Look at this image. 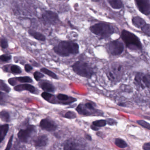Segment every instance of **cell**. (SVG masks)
Returning a JSON list of instances; mask_svg holds the SVG:
<instances>
[{
  "label": "cell",
  "instance_id": "obj_1",
  "mask_svg": "<svg viewBox=\"0 0 150 150\" xmlns=\"http://www.w3.org/2000/svg\"><path fill=\"white\" fill-rule=\"evenodd\" d=\"M78 44L71 41H62L53 48L55 53L59 56L68 57L70 55H76L79 53Z\"/></svg>",
  "mask_w": 150,
  "mask_h": 150
},
{
  "label": "cell",
  "instance_id": "obj_2",
  "mask_svg": "<svg viewBox=\"0 0 150 150\" xmlns=\"http://www.w3.org/2000/svg\"><path fill=\"white\" fill-rule=\"evenodd\" d=\"M121 37L126 46L132 50H138L142 49V44L139 38L134 34L123 30L122 31Z\"/></svg>",
  "mask_w": 150,
  "mask_h": 150
},
{
  "label": "cell",
  "instance_id": "obj_3",
  "mask_svg": "<svg viewBox=\"0 0 150 150\" xmlns=\"http://www.w3.org/2000/svg\"><path fill=\"white\" fill-rule=\"evenodd\" d=\"M90 30L95 35L101 38H107L113 34L114 30L109 25L103 23H98L90 27Z\"/></svg>",
  "mask_w": 150,
  "mask_h": 150
},
{
  "label": "cell",
  "instance_id": "obj_4",
  "mask_svg": "<svg viewBox=\"0 0 150 150\" xmlns=\"http://www.w3.org/2000/svg\"><path fill=\"white\" fill-rule=\"evenodd\" d=\"M72 67L75 73L86 78H90L94 73L93 68L88 63L84 62H76Z\"/></svg>",
  "mask_w": 150,
  "mask_h": 150
},
{
  "label": "cell",
  "instance_id": "obj_5",
  "mask_svg": "<svg viewBox=\"0 0 150 150\" xmlns=\"http://www.w3.org/2000/svg\"><path fill=\"white\" fill-rule=\"evenodd\" d=\"M123 70L122 65L115 64L111 66L110 70L107 73V74L109 80L113 82L118 81L122 75Z\"/></svg>",
  "mask_w": 150,
  "mask_h": 150
},
{
  "label": "cell",
  "instance_id": "obj_6",
  "mask_svg": "<svg viewBox=\"0 0 150 150\" xmlns=\"http://www.w3.org/2000/svg\"><path fill=\"white\" fill-rule=\"evenodd\" d=\"M150 75L144 74L142 73H138L136 75L134 79V84L142 89L150 88Z\"/></svg>",
  "mask_w": 150,
  "mask_h": 150
},
{
  "label": "cell",
  "instance_id": "obj_7",
  "mask_svg": "<svg viewBox=\"0 0 150 150\" xmlns=\"http://www.w3.org/2000/svg\"><path fill=\"white\" fill-rule=\"evenodd\" d=\"M108 52L113 56H118L123 53L124 45L118 41H114L109 42L107 45Z\"/></svg>",
  "mask_w": 150,
  "mask_h": 150
},
{
  "label": "cell",
  "instance_id": "obj_8",
  "mask_svg": "<svg viewBox=\"0 0 150 150\" xmlns=\"http://www.w3.org/2000/svg\"><path fill=\"white\" fill-rule=\"evenodd\" d=\"M43 21L50 25H54L58 22L59 18L57 13L52 11H45L42 15Z\"/></svg>",
  "mask_w": 150,
  "mask_h": 150
},
{
  "label": "cell",
  "instance_id": "obj_9",
  "mask_svg": "<svg viewBox=\"0 0 150 150\" xmlns=\"http://www.w3.org/2000/svg\"><path fill=\"white\" fill-rule=\"evenodd\" d=\"M35 130V126L30 125L25 130H21L18 134V138L21 141L24 143L28 142Z\"/></svg>",
  "mask_w": 150,
  "mask_h": 150
},
{
  "label": "cell",
  "instance_id": "obj_10",
  "mask_svg": "<svg viewBox=\"0 0 150 150\" xmlns=\"http://www.w3.org/2000/svg\"><path fill=\"white\" fill-rule=\"evenodd\" d=\"M135 2L139 12L147 16L150 14V0H135Z\"/></svg>",
  "mask_w": 150,
  "mask_h": 150
},
{
  "label": "cell",
  "instance_id": "obj_11",
  "mask_svg": "<svg viewBox=\"0 0 150 150\" xmlns=\"http://www.w3.org/2000/svg\"><path fill=\"white\" fill-rule=\"evenodd\" d=\"M40 126L42 130L49 132L54 131L57 130V124L52 120L45 118L42 119L40 123Z\"/></svg>",
  "mask_w": 150,
  "mask_h": 150
},
{
  "label": "cell",
  "instance_id": "obj_12",
  "mask_svg": "<svg viewBox=\"0 0 150 150\" xmlns=\"http://www.w3.org/2000/svg\"><path fill=\"white\" fill-rule=\"evenodd\" d=\"M48 138L45 135H42L38 136L34 140V145L35 147H44L47 145Z\"/></svg>",
  "mask_w": 150,
  "mask_h": 150
},
{
  "label": "cell",
  "instance_id": "obj_13",
  "mask_svg": "<svg viewBox=\"0 0 150 150\" xmlns=\"http://www.w3.org/2000/svg\"><path fill=\"white\" fill-rule=\"evenodd\" d=\"M76 110L78 114L81 115H86V116H90L91 115L95 114V113L93 111L89 110L86 107L84 104L80 103L78 106L76 108Z\"/></svg>",
  "mask_w": 150,
  "mask_h": 150
},
{
  "label": "cell",
  "instance_id": "obj_14",
  "mask_svg": "<svg viewBox=\"0 0 150 150\" xmlns=\"http://www.w3.org/2000/svg\"><path fill=\"white\" fill-rule=\"evenodd\" d=\"M81 148L79 147V144L74 139H69L65 142L64 144V150H76Z\"/></svg>",
  "mask_w": 150,
  "mask_h": 150
},
{
  "label": "cell",
  "instance_id": "obj_15",
  "mask_svg": "<svg viewBox=\"0 0 150 150\" xmlns=\"http://www.w3.org/2000/svg\"><path fill=\"white\" fill-rule=\"evenodd\" d=\"M14 89L16 91H22L27 90L31 93L35 92V89L33 86L30 84H22L18 85L14 87Z\"/></svg>",
  "mask_w": 150,
  "mask_h": 150
},
{
  "label": "cell",
  "instance_id": "obj_16",
  "mask_svg": "<svg viewBox=\"0 0 150 150\" xmlns=\"http://www.w3.org/2000/svg\"><path fill=\"white\" fill-rule=\"evenodd\" d=\"M40 86L41 88L46 92L53 93L55 91L54 86L49 82L46 81L41 82L40 83Z\"/></svg>",
  "mask_w": 150,
  "mask_h": 150
},
{
  "label": "cell",
  "instance_id": "obj_17",
  "mask_svg": "<svg viewBox=\"0 0 150 150\" xmlns=\"http://www.w3.org/2000/svg\"><path fill=\"white\" fill-rule=\"evenodd\" d=\"M57 97L59 101L63 102V104H64V102H65L64 104H70L77 100L76 99L69 97L68 95L63 94H58L57 95Z\"/></svg>",
  "mask_w": 150,
  "mask_h": 150
},
{
  "label": "cell",
  "instance_id": "obj_18",
  "mask_svg": "<svg viewBox=\"0 0 150 150\" xmlns=\"http://www.w3.org/2000/svg\"><path fill=\"white\" fill-rule=\"evenodd\" d=\"M132 22L133 24L138 28H141L146 24L144 20L139 16L134 17L132 19Z\"/></svg>",
  "mask_w": 150,
  "mask_h": 150
},
{
  "label": "cell",
  "instance_id": "obj_19",
  "mask_svg": "<svg viewBox=\"0 0 150 150\" xmlns=\"http://www.w3.org/2000/svg\"><path fill=\"white\" fill-rule=\"evenodd\" d=\"M28 33L34 39L38 40V41H44L46 40V38L45 35L38 31H34L33 30H30L28 31Z\"/></svg>",
  "mask_w": 150,
  "mask_h": 150
},
{
  "label": "cell",
  "instance_id": "obj_20",
  "mask_svg": "<svg viewBox=\"0 0 150 150\" xmlns=\"http://www.w3.org/2000/svg\"><path fill=\"white\" fill-rule=\"evenodd\" d=\"M9 130L8 124L0 125V143L4 140Z\"/></svg>",
  "mask_w": 150,
  "mask_h": 150
},
{
  "label": "cell",
  "instance_id": "obj_21",
  "mask_svg": "<svg viewBox=\"0 0 150 150\" xmlns=\"http://www.w3.org/2000/svg\"><path fill=\"white\" fill-rule=\"evenodd\" d=\"M108 3L114 9H120L123 6L121 0H107Z\"/></svg>",
  "mask_w": 150,
  "mask_h": 150
},
{
  "label": "cell",
  "instance_id": "obj_22",
  "mask_svg": "<svg viewBox=\"0 0 150 150\" xmlns=\"http://www.w3.org/2000/svg\"><path fill=\"white\" fill-rule=\"evenodd\" d=\"M41 97L44 98L45 100H46L49 102L53 103H56V100H55V97L54 95L51 94L47 92H43L41 94Z\"/></svg>",
  "mask_w": 150,
  "mask_h": 150
},
{
  "label": "cell",
  "instance_id": "obj_23",
  "mask_svg": "<svg viewBox=\"0 0 150 150\" xmlns=\"http://www.w3.org/2000/svg\"><path fill=\"white\" fill-rule=\"evenodd\" d=\"M114 143L119 148H124L127 147V144L126 142L122 139H116L114 141Z\"/></svg>",
  "mask_w": 150,
  "mask_h": 150
},
{
  "label": "cell",
  "instance_id": "obj_24",
  "mask_svg": "<svg viewBox=\"0 0 150 150\" xmlns=\"http://www.w3.org/2000/svg\"><path fill=\"white\" fill-rule=\"evenodd\" d=\"M41 71L45 73V74L49 75V76L54 78V79H58L57 76L53 72H52L51 70L47 69L46 68H41Z\"/></svg>",
  "mask_w": 150,
  "mask_h": 150
},
{
  "label": "cell",
  "instance_id": "obj_25",
  "mask_svg": "<svg viewBox=\"0 0 150 150\" xmlns=\"http://www.w3.org/2000/svg\"><path fill=\"white\" fill-rule=\"evenodd\" d=\"M0 118L4 122H8L10 120L9 114L8 112L5 111H3L0 113Z\"/></svg>",
  "mask_w": 150,
  "mask_h": 150
},
{
  "label": "cell",
  "instance_id": "obj_26",
  "mask_svg": "<svg viewBox=\"0 0 150 150\" xmlns=\"http://www.w3.org/2000/svg\"><path fill=\"white\" fill-rule=\"evenodd\" d=\"M93 125L98 127H104L107 125L106 121L104 120H99L94 121L93 122Z\"/></svg>",
  "mask_w": 150,
  "mask_h": 150
},
{
  "label": "cell",
  "instance_id": "obj_27",
  "mask_svg": "<svg viewBox=\"0 0 150 150\" xmlns=\"http://www.w3.org/2000/svg\"><path fill=\"white\" fill-rule=\"evenodd\" d=\"M16 81H19V82H23V83H25V82H33L32 80L30 77L26 76V77H20L19 78H15Z\"/></svg>",
  "mask_w": 150,
  "mask_h": 150
},
{
  "label": "cell",
  "instance_id": "obj_28",
  "mask_svg": "<svg viewBox=\"0 0 150 150\" xmlns=\"http://www.w3.org/2000/svg\"><path fill=\"white\" fill-rule=\"evenodd\" d=\"M77 115L75 112L72 111H68L65 114L64 117L66 118L67 119H74L76 118Z\"/></svg>",
  "mask_w": 150,
  "mask_h": 150
},
{
  "label": "cell",
  "instance_id": "obj_29",
  "mask_svg": "<svg viewBox=\"0 0 150 150\" xmlns=\"http://www.w3.org/2000/svg\"><path fill=\"white\" fill-rule=\"evenodd\" d=\"M142 31L148 36H150V25L149 24H146L141 28Z\"/></svg>",
  "mask_w": 150,
  "mask_h": 150
},
{
  "label": "cell",
  "instance_id": "obj_30",
  "mask_svg": "<svg viewBox=\"0 0 150 150\" xmlns=\"http://www.w3.org/2000/svg\"><path fill=\"white\" fill-rule=\"evenodd\" d=\"M0 46L2 49H5L8 48L9 46L8 41L6 38H1L0 39Z\"/></svg>",
  "mask_w": 150,
  "mask_h": 150
},
{
  "label": "cell",
  "instance_id": "obj_31",
  "mask_svg": "<svg viewBox=\"0 0 150 150\" xmlns=\"http://www.w3.org/2000/svg\"><path fill=\"white\" fill-rule=\"evenodd\" d=\"M137 123L141 126L143 127L146 129H147V130H150V125L149 123L147 122L146 121H143V120H138L137 121Z\"/></svg>",
  "mask_w": 150,
  "mask_h": 150
},
{
  "label": "cell",
  "instance_id": "obj_32",
  "mask_svg": "<svg viewBox=\"0 0 150 150\" xmlns=\"http://www.w3.org/2000/svg\"><path fill=\"white\" fill-rule=\"evenodd\" d=\"M11 70L13 73L20 74L21 73L20 68L16 65H13L11 67Z\"/></svg>",
  "mask_w": 150,
  "mask_h": 150
},
{
  "label": "cell",
  "instance_id": "obj_33",
  "mask_svg": "<svg viewBox=\"0 0 150 150\" xmlns=\"http://www.w3.org/2000/svg\"><path fill=\"white\" fill-rule=\"evenodd\" d=\"M12 57L10 55H3L0 56V62H5L9 61L11 60Z\"/></svg>",
  "mask_w": 150,
  "mask_h": 150
},
{
  "label": "cell",
  "instance_id": "obj_34",
  "mask_svg": "<svg viewBox=\"0 0 150 150\" xmlns=\"http://www.w3.org/2000/svg\"><path fill=\"white\" fill-rule=\"evenodd\" d=\"M34 78L36 81H38L41 80V78H43L44 77V75L43 74L41 73L38 71H36L34 74Z\"/></svg>",
  "mask_w": 150,
  "mask_h": 150
},
{
  "label": "cell",
  "instance_id": "obj_35",
  "mask_svg": "<svg viewBox=\"0 0 150 150\" xmlns=\"http://www.w3.org/2000/svg\"><path fill=\"white\" fill-rule=\"evenodd\" d=\"M107 124H108L109 126H115L118 123L117 121L113 118H108L106 120Z\"/></svg>",
  "mask_w": 150,
  "mask_h": 150
},
{
  "label": "cell",
  "instance_id": "obj_36",
  "mask_svg": "<svg viewBox=\"0 0 150 150\" xmlns=\"http://www.w3.org/2000/svg\"><path fill=\"white\" fill-rule=\"evenodd\" d=\"M13 135L10 137V139H9V141H8V144H7V147L5 148V150H9L11 148V146H12V142H13Z\"/></svg>",
  "mask_w": 150,
  "mask_h": 150
},
{
  "label": "cell",
  "instance_id": "obj_37",
  "mask_svg": "<svg viewBox=\"0 0 150 150\" xmlns=\"http://www.w3.org/2000/svg\"><path fill=\"white\" fill-rule=\"evenodd\" d=\"M143 149L144 150H150V143H144L143 146Z\"/></svg>",
  "mask_w": 150,
  "mask_h": 150
},
{
  "label": "cell",
  "instance_id": "obj_38",
  "mask_svg": "<svg viewBox=\"0 0 150 150\" xmlns=\"http://www.w3.org/2000/svg\"><path fill=\"white\" fill-rule=\"evenodd\" d=\"M9 82L12 86H14L16 84V81L15 78H10L9 79Z\"/></svg>",
  "mask_w": 150,
  "mask_h": 150
},
{
  "label": "cell",
  "instance_id": "obj_39",
  "mask_svg": "<svg viewBox=\"0 0 150 150\" xmlns=\"http://www.w3.org/2000/svg\"><path fill=\"white\" fill-rule=\"evenodd\" d=\"M32 70V67L29 64H26L25 66V70L26 72H30Z\"/></svg>",
  "mask_w": 150,
  "mask_h": 150
},
{
  "label": "cell",
  "instance_id": "obj_40",
  "mask_svg": "<svg viewBox=\"0 0 150 150\" xmlns=\"http://www.w3.org/2000/svg\"><path fill=\"white\" fill-rule=\"evenodd\" d=\"M85 137L86 139L89 140V141H91L92 140V137L90 135L88 134H86L85 135Z\"/></svg>",
  "mask_w": 150,
  "mask_h": 150
},
{
  "label": "cell",
  "instance_id": "obj_41",
  "mask_svg": "<svg viewBox=\"0 0 150 150\" xmlns=\"http://www.w3.org/2000/svg\"><path fill=\"white\" fill-rule=\"evenodd\" d=\"M91 128L94 131H97L99 129V127L95 126L94 125H92V126H91Z\"/></svg>",
  "mask_w": 150,
  "mask_h": 150
},
{
  "label": "cell",
  "instance_id": "obj_42",
  "mask_svg": "<svg viewBox=\"0 0 150 150\" xmlns=\"http://www.w3.org/2000/svg\"><path fill=\"white\" fill-rule=\"evenodd\" d=\"M4 98V94L0 92V100Z\"/></svg>",
  "mask_w": 150,
  "mask_h": 150
},
{
  "label": "cell",
  "instance_id": "obj_43",
  "mask_svg": "<svg viewBox=\"0 0 150 150\" xmlns=\"http://www.w3.org/2000/svg\"><path fill=\"white\" fill-rule=\"evenodd\" d=\"M118 105L120 106L121 107H125V104L124 103H118Z\"/></svg>",
  "mask_w": 150,
  "mask_h": 150
}]
</instances>
